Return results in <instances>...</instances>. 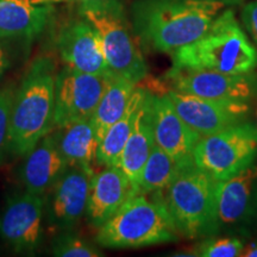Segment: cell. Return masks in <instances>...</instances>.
Returning <instances> with one entry per match:
<instances>
[{"label": "cell", "mask_w": 257, "mask_h": 257, "mask_svg": "<svg viewBox=\"0 0 257 257\" xmlns=\"http://www.w3.org/2000/svg\"><path fill=\"white\" fill-rule=\"evenodd\" d=\"M217 219L219 230L242 229L257 219V166L250 165L218 181Z\"/></svg>", "instance_id": "cell-13"}, {"label": "cell", "mask_w": 257, "mask_h": 257, "mask_svg": "<svg viewBox=\"0 0 257 257\" xmlns=\"http://www.w3.org/2000/svg\"><path fill=\"white\" fill-rule=\"evenodd\" d=\"M138 193L119 167H105L91 180L86 217L93 227L105 224L123 204Z\"/></svg>", "instance_id": "cell-16"}, {"label": "cell", "mask_w": 257, "mask_h": 257, "mask_svg": "<svg viewBox=\"0 0 257 257\" xmlns=\"http://www.w3.org/2000/svg\"><path fill=\"white\" fill-rule=\"evenodd\" d=\"M94 170L68 167L46 197V218L60 231L73 230L87 210L91 180Z\"/></svg>", "instance_id": "cell-11"}, {"label": "cell", "mask_w": 257, "mask_h": 257, "mask_svg": "<svg viewBox=\"0 0 257 257\" xmlns=\"http://www.w3.org/2000/svg\"><path fill=\"white\" fill-rule=\"evenodd\" d=\"M166 79L173 91L213 100L248 102L257 94V76L252 73L226 74L173 67Z\"/></svg>", "instance_id": "cell-10"}, {"label": "cell", "mask_w": 257, "mask_h": 257, "mask_svg": "<svg viewBox=\"0 0 257 257\" xmlns=\"http://www.w3.org/2000/svg\"><path fill=\"white\" fill-rule=\"evenodd\" d=\"M147 91V88L138 87V86L134 89L133 95H131L123 115L108 128V131L99 143L96 165L102 167L119 166L121 153H123L127 138L130 136L131 130H133L137 111L142 104Z\"/></svg>", "instance_id": "cell-21"}, {"label": "cell", "mask_w": 257, "mask_h": 257, "mask_svg": "<svg viewBox=\"0 0 257 257\" xmlns=\"http://www.w3.org/2000/svg\"><path fill=\"white\" fill-rule=\"evenodd\" d=\"M225 5L219 0H135L133 29L146 46L173 54L206 34Z\"/></svg>", "instance_id": "cell-1"}, {"label": "cell", "mask_w": 257, "mask_h": 257, "mask_svg": "<svg viewBox=\"0 0 257 257\" xmlns=\"http://www.w3.org/2000/svg\"><path fill=\"white\" fill-rule=\"evenodd\" d=\"M10 67V56L8 50L5 49V47H3L0 44V79L4 76L6 70Z\"/></svg>", "instance_id": "cell-28"}, {"label": "cell", "mask_w": 257, "mask_h": 257, "mask_svg": "<svg viewBox=\"0 0 257 257\" xmlns=\"http://www.w3.org/2000/svg\"><path fill=\"white\" fill-rule=\"evenodd\" d=\"M176 230L162 191L138 192L98 229L95 242L108 249H137L176 242Z\"/></svg>", "instance_id": "cell-3"}, {"label": "cell", "mask_w": 257, "mask_h": 257, "mask_svg": "<svg viewBox=\"0 0 257 257\" xmlns=\"http://www.w3.org/2000/svg\"><path fill=\"white\" fill-rule=\"evenodd\" d=\"M155 143L180 166L193 162V150L201 138L176 112L167 93L152 95Z\"/></svg>", "instance_id": "cell-15"}, {"label": "cell", "mask_w": 257, "mask_h": 257, "mask_svg": "<svg viewBox=\"0 0 257 257\" xmlns=\"http://www.w3.org/2000/svg\"><path fill=\"white\" fill-rule=\"evenodd\" d=\"M51 5L42 0H0V40L37 37L49 22Z\"/></svg>", "instance_id": "cell-19"}, {"label": "cell", "mask_w": 257, "mask_h": 257, "mask_svg": "<svg viewBox=\"0 0 257 257\" xmlns=\"http://www.w3.org/2000/svg\"><path fill=\"white\" fill-rule=\"evenodd\" d=\"M152 95L153 93L148 89L137 111L133 130L121 153L118 166L138 192L144 165L155 144L152 117Z\"/></svg>", "instance_id": "cell-18"}, {"label": "cell", "mask_w": 257, "mask_h": 257, "mask_svg": "<svg viewBox=\"0 0 257 257\" xmlns=\"http://www.w3.org/2000/svg\"><path fill=\"white\" fill-rule=\"evenodd\" d=\"M240 256L243 257H257V239L251 243H248V245H244V248L240 252Z\"/></svg>", "instance_id": "cell-29"}, {"label": "cell", "mask_w": 257, "mask_h": 257, "mask_svg": "<svg viewBox=\"0 0 257 257\" xmlns=\"http://www.w3.org/2000/svg\"><path fill=\"white\" fill-rule=\"evenodd\" d=\"M113 74L95 75L68 66L57 72L54 128L91 119Z\"/></svg>", "instance_id": "cell-8"}, {"label": "cell", "mask_w": 257, "mask_h": 257, "mask_svg": "<svg viewBox=\"0 0 257 257\" xmlns=\"http://www.w3.org/2000/svg\"><path fill=\"white\" fill-rule=\"evenodd\" d=\"M51 252L59 257H100L104 255L95 245L73 233L72 230L61 231L53 240Z\"/></svg>", "instance_id": "cell-24"}, {"label": "cell", "mask_w": 257, "mask_h": 257, "mask_svg": "<svg viewBox=\"0 0 257 257\" xmlns=\"http://www.w3.org/2000/svg\"><path fill=\"white\" fill-rule=\"evenodd\" d=\"M219 2H223L224 4H239L243 0H219Z\"/></svg>", "instance_id": "cell-31"}, {"label": "cell", "mask_w": 257, "mask_h": 257, "mask_svg": "<svg viewBox=\"0 0 257 257\" xmlns=\"http://www.w3.org/2000/svg\"><path fill=\"white\" fill-rule=\"evenodd\" d=\"M176 170L175 161L155 143L141 175L140 192L163 191L174 178Z\"/></svg>", "instance_id": "cell-23"}, {"label": "cell", "mask_w": 257, "mask_h": 257, "mask_svg": "<svg viewBox=\"0 0 257 257\" xmlns=\"http://www.w3.org/2000/svg\"><path fill=\"white\" fill-rule=\"evenodd\" d=\"M244 248V243L234 237H214L210 236L204 239L192 251L189 250L188 256L201 257H236L240 256Z\"/></svg>", "instance_id": "cell-25"}, {"label": "cell", "mask_w": 257, "mask_h": 257, "mask_svg": "<svg viewBox=\"0 0 257 257\" xmlns=\"http://www.w3.org/2000/svg\"><path fill=\"white\" fill-rule=\"evenodd\" d=\"M60 152L68 167L93 169L96 163L99 140L91 119L74 121L55 131Z\"/></svg>", "instance_id": "cell-20"}, {"label": "cell", "mask_w": 257, "mask_h": 257, "mask_svg": "<svg viewBox=\"0 0 257 257\" xmlns=\"http://www.w3.org/2000/svg\"><path fill=\"white\" fill-rule=\"evenodd\" d=\"M56 47L66 66L95 75L113 73L106 61L98 31L85 18L73 19L64 24L57 35Z\"/></svg>", "instance_id": "cell-14"}, {"label": "cell", "mask_w": 257, "mask_h": 257, "mask_svg": "<svg viewBox=\"0 0 257 257\" xmlns=\"http://www.w3.org/2000/svg\"><path fill=\"white\" fill-rule=\"evenodd\" d=\"M43 3H48V4H54V3H79V4H82V3L92 2V0H42Z\"/></svg>", "instance_id": "cell-30"}, {"label": "cell", "mask_w": 257, "mask_h": 257, "mask_svg": "<svg viewBox=\"0 0 257 257\" xmlns=\"http://www.w3.org/2000/svg\"><path fill=\"white\" fill-rule=\"evenodd\" d=\"M167 94L180 117L201 136L244 123L250 111L246 101L213 100L173 89Z\"/></svg>", "instance_id": "cell-12"}, {"label": "cell", "mask_w": 257, "mask_h": 257, "mask_svg": "<svg viewBox=\"0 0 257 257\" xmlns=\"http://www.w3.org/2000/svg\"><path fill=\"white\" fill-rule=\"evenodd\" d=\"M173 67L226 74L252 73L257 50L237 22L232 10L217 16L206 34L172 54Z\"/></svg>", "instance_id": "cell-4"}, {"label": "cell", "mask_w": 257, "mask_h": 257, "mask_svg": "<svg viewBox=\"0 0 257 257\" xmlns=\"http://www.w3.org/2000/svg\"><path fill=\"white\" fill-rule=\"evenodd\" d=\"M257 155V126L239 123L201 136L193 150L194 165L217 181L252 165Z\"/></svg>", "instance_id": "cell-7"}, {"label": "cell", "mask_w": 257, "mask_h": 257, "mask_svg": "<svg viewBox=\"0 0 257 257\" xmlns=\"http://www.w3.org/2000/svg\"><path fill=\"white\" fill-rule=\"evenodd\" d=\"M68 168L60 152L55 131L49 133L27 155L19 172L25 191L44 195Z\"/></svg>", "instance_id": "cell-17"}, {"label": "cell", "mask_w": 257, "mask_h": 257, "mask_svg": "<svg viewBox=\"0 0 257 257\" xmlns=\"http://www.w3.org/2000/svg\"><path fill=\"white\" fill-rule=\"evenodd\" d=\"M242 21L257 46V2L248 3L244 6L242 10Z\"/></svg>", "instance_id": "cell-27"}, {"label": "cell", "mask_w": 257, "mask_h": 257, "mask_svg": "<svg viewBox=\"0 0 257 257\" xmlns=\"http://www.w3.org/2000/svg\"><path fill=\"white\" fill-rule=\"evenodd\" d=\"M46 197L21 192L8 198L0 211V238L17 253L31 255L43 238Z\"/></svg>", "instance_id": "cell-9"}, {"label": "cell", "mask_w": 257, "mask_h": 257, "mask_svg": "<svg viewBox=\"0 0 257 257\" xmlns=\"http://www.w3.org/2000/svg\"><path fill=\"white\" fill-rule=\"evenodd\" d=\"M16 87L10 83L0 88V163L9 152L11 112L14 105Z\"/></svg>", "instance_id": "cell-26"}, {"label": "cell", "mask_w": 257, "mask_h": 257, "mask_svg": "<svg viewBox=\"0 0 257 257\" xmlns=\"http://www.w3.org/2000/svg\"><path fill=\"white\" fill-rule=\"evenodd\" d=\"M56 66L49 56L32 61L16 88L9 152L25 156L54 128Z\"/></svg>", "instance_id": "cell-2"}, {"label": "cell", "mask_w": 257, "mask_h": 257, "mask_svg": "<svg viewBox=\"0 0 257 257\" xmlns=\"http://www.w3.org/2000/svg\"><path fill=\"white\" fill-rule=\"evenodd\" d=\"M218 181L194 165L178 167L174 178L163 189L166 206L179 234L188 239L216 236Z\"/></svg>", "instance_id": "cell-5"}, {"label": "cell", "mask_w": 257, "mask_h": 257, "mask_svg": "<svg viewBox=\"0 0 257 257\" xmlns=\"http://www.w3.org/2000/svg\"><path fill=\"white\" fill-rule=\"evenodd\" d=\"M136 86V83L123 76L117 74L112 75L110 83L92 117L99 143L108 128L123 115Z\"/></svg>", "instance_id": "cell-22"}, {"label": "cell", "mask_w": 257, "mask_h": 257, "mask_svg": "<svg viewBox=\"0 0 257 257\" xmlns=\"http://www.w3.org/2000/svg\"><path fill=\"white\" fill-rule=\"evenodd\" d=\"M79 15L98 31L112 72L136 85L147 78L148 64L135 41L121 0L82 3L79 6Z\"/></svg>", "instance_id": "cell-6"}]
</instances>
